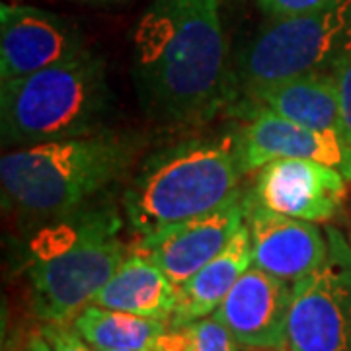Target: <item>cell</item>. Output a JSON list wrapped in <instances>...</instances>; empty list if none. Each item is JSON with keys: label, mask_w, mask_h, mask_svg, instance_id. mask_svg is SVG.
<instances>
[{"label": "cell", "mask_w": 351, "mask_h": 351, "mask_svg": "<svg viewBox=\"0 0 351 351\" xmlns=\"http://www.w3.org/2000/svg\"><path fill=\"white\" fill-rule=\"evenodd\" d=\"M104 351H135V350H104Z\"/></svg>", "instance_id": "obj_23"}, {"label": "cell", "mask_w": 351, "mask_h": 351, "mask_svg": "<svg viewBox=\"0 0 351 351\" xmlns=\"http://www.w3.org/2000/svg\"><path fill=\"white\" fill-rule=\"evenodd\" d=\"M336 0H260L262 10L269 18H289V16H301L326 8Z\"/></svg>", "instance_id": "obj_20"}, {"label": "cell", "mask_w": 351, "mask_h": 351, "mask_svg": "<svg viewBox=\"0 0 351 351\" xmlns=\"http://www.w3.org/2000/svg\"><path fill=\"white\" fill-rule=\"evenodd\" d=\"M328 254L293 283L287 350L351 351V239L328 225Z\"/></svg>", "instance_id": "obj_7"}, {"label": "cell", "mask_w": 351, "mask_h": 351, "mask_svg": "<svg viewBox=\"0 0 351 351\" xmlns=\"http://www.w3.org/2000/svg\"><path fill=\"white\" fill-rule=\"evenodd\" d=\"M178 287L149 258L131 252L90 304L168 322L176 311Z\"/></svg>", "instance_id": "obj_16"}, {"label": "cell", "mask_w": 351, "mask_h": 351, "mask_svg": "<svg viewBox=\"0 0 351 351\" xmlns=\"http://www.w3.org/2000/svg\"><path fill=\"white\" fill-rule=\"evenodd\" d=\"M234 112L246 119L237 131L244 174L258 172L277 158H304L326 164L351 182V143L343 135L302 125L271 110L237 101Z\"/></svg>", "instance_id": "obj_8"}, {"label": "cell", "mask_w": 351, "mask_h": 351, "mask_svg": "<svg viewBox=\"0 0 351 351\" xmlns=\"http://www.w3.org/2000/svg\"><path fill=\"white\" fill-rule=\"evenodd\" d=\"M348 180L326 164L304 158H277L263 164L246 201L263 209L328 223L348 199Z\"/></svg>", "instance_id": "obj_10"}, {"label": "cell", "mask_w": 351, "mask_h": 351, "mask_svg": "<svg viewBox=\"0 0 351 351\" xmlns=\"http://www.w3.org/2000/svg\"><path fill=\"white\" fill-rule=\"evenodd\" d=\"M244 223L246 193L240 189L234 197L213 211L137 237L131 244V252L156 263L176 287H180L211 262Z\"/></svg>", "instance_id": "obj_9"}, {"label": "cell", "mask_w": 351, "mask_h": 351, "mask_svg": "<svg viewBox=\"0 0 351 351\" xmlns=\"http://www.w3.org/2000/svg\"><path fill=\"white\" fill-rule=\"evenodd\" d=\"M234 101L260 106L291 121L346 137L338 75L334 73H313L279 80L244 92Z\"/></svg>", "instance_id": "obj_14"}, {"label": "cell", "mask_w": 351, "mask_h": 351, "mask_svg": "<svg viewBox=\"0 0 351 351\" xmlns=\"http://www.w3.org/2000/svg\"><path fill=\"white\" fill-rule=\"evenodd\" d=\"M123 219L101 201L39 223L29 240L32 308L41 322H69L86 308L131 254Z\"/></svg>", "instance_id": "obj_3"}, {"label": "cell", "mask_w": 351, "mask_h": 351, "mask_svg": "<svg viewBox=\"0 0 351 351\" xmlns=\"http://www.w3.org/2000/svg\"><path fill=\"white\" fill-rule=\"evenodd\" d=\"M25 351H53V348L49 346V341L45 339V336L39 332V334H34L32 338L27 339V350Z\"/></svg>", "instance_id": "obj_22"}, {"label": "cell", "mask_w": 351, "mask_h": 351, "mask_svg": "<svg viewBox=\"0 0 351 351\" xmlns=\"http://www.w3.org/2000/svg\"><path fill=\"white\" fill-rule=\"evenodd\" d=\"M252 265L289 283L313 274L328 254L326 228L246 201Z\"/></svg>", "instance_id": "obj_13"}, {"label": "cell", "mask_w": 351, "mask_h": 351, "mask_svg": "<svg viewBox=\"0 0 351 351\" xmlns=\"http://www.w3.org/2000/svg\"><path fill=\"white\" fill-rule=\"evenodd\" d=\"M49 341L53 351H92L86 339L82 338L76 328L69 326L66 322H43L39 330Z\"/></svg>", "instance_id": "obj_19"}, {"label": "cell", "mask_w": 351, "mask_h": 351, "mask_svg": "<svg viewBox=\"0 0 351 351\" xmlns=\"http://www.w3.org/2000/svg\"><path fill=\"white\" fill-rule=\"evenodd\" d=\"M293 283L250 265L215 311L242 350H287Z\"/></svg>", "instance_id": "obj_12"}, {"label": "cell", "mask_w": 351, "mask_h": 351, "mask_svg": "<svg viewBox=\"0 0 351 351\" xmlns=\"http://www.w3.org/2000/svg\"><path fill=\"white\" fill-rule=\"evenodd\" d=\"M188 336V351H239L240 343L232 332L215 316H205L184 324Z\"/></svg>", "instance_id": "obj_18"}, {"label": "cell", "mask_w": 351, "mask_h": 351, "mask_svg": "<svg viewBox=\"0 0 351 351\" xmlns=\"http://www.w3.org/2000/svg\"><path fill=\"white\" fill-rule=\"evenodd\" d=\"M277 351H291V350H277Z\"/></svg>", "instance_id": "obj_24"}, {"label": "cell", "mask_w": 351, "mask_h": 351, "mask_svg": "<svg viewBox=\"0 0 351 351\" xmlns=\"http://www.w3.org/2000/svg\"><path fill=\"white\" fill-rule=\"evenodd\" d=\"M143 145L137 135L106 129L12 149L0 160L2 203L38 223L73 213L123 180Z\"/></svg>", "instance_id": "obj_2"}, {"label": "cell", "mask_w": 351, "mask_h": 351, "mask_svg": "<svg viewBox=\"0 0 351 351\" xmlns=\"http://www.w3.org/2000/svg\"><path fill=\"white\" fill-rule=\"evenodd\" d=\"M237 133L189 137L152 152L123 193L137 237L213 211L240 191Z\"/></svg>", "instance_id": "obj_4"}, {"label": "cell", "mask_w": 351, "mask_h": 351, "mask_svg": "<svg viewBox=\"0 0 351 351\" xmlns=\"http://www.w3.org/2000/svg\"><path fill=\"white\" fill-rule=\"evenodd\" d=\"M252 265L250 230L246 223L223 250L205 263L197 274L178 287V301L168 326H184L211 316L225 301L242 274Z\"/></svg>", "instance_id": "obj_15"}, {"label": "cell", "mask_w": 351, "mask_h": 351, "mask_svg": "<svg viewBox=\"0 0 351 351\" xmlns=\"http://www.w3.org/2000/svg\"><path fill=\"white\" fill-rule=\"evenodd\" d=\"M73 326L96 351H154L156 341L168 328V322L88 304L76 314Z\"/></svg>", "instance_id": "obj_17"}, {"label": "cell", "mask_w": 351, "mask_h": 351, "mask_svg": "<svg viewBox=\"0 0 351 351\" xmlns=\"http://www.w3.org/2000/svg\"><path fill=\"white\" fill-rule=\"evenodd\" d=\"M112 112L104 59L88 49L0 82V133L2 143L14 149L106 131Z\"/></svg>", "instance_id": "obj_5"}, {"label": "cell", "mask_w": 351, "mask_h": 351, "mask_svg": "<svg viewBox=\"0 0 351 351\" xmlns=\"http://www.w3.org/2000/svg\"><path fill=\"white\" fill-rule=\"evenodd\" d=\"M339 98H341V112H343V127L346 137L351 143V57L341 64L338 71Z\"/></svg>", "instance_id": "obj_21"}, {"label": "cell", "mask_w": 351, "mask_h": 351, "mask_svg": "<svg viewBox=\"0 0 351 351\" xmlns=\"http://www.w3.org/2000/svg\"><path fill=\"white\" fill-rule=\"evenodd\" d=\"M351 57V0L316 12L271 18L240 53L237 98L254 88L313 73L338 75Z\"/></svg>", "instance_id": "obj_6"}, {"label": "cell", "mask_w": 351, "mask_h": 351, "mask_svg": "<svg viewBox=\"0 0 351 351\" xmlns=\"http://www.w3.org/2000/svg\"><path fill=\"white\" fill-rule=\"evenodd\" d=\"M219 0H152L133 34V80L145 115L164 127L211 121L237 100Z\"/></svg>", "instance_id": "obj_1"}, {"label": "cell", "mask_w": 351, "mask_h": 351, "mask_svg": "<svg viewBox=\"0 0 351 351\" xmlns=\"http://www.w3.org/2000/svg\"><path fill=\"white\" fill-rule=\"evenodd\" d=\"M86 49L63 16L25 4L0 6V82L63 63Z\"/></svg>", "instance_id": "obj_11"}]
</instances>
